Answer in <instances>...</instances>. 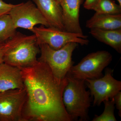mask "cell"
<instances>
[{"instance_id":"obj_15","label":"cell","mask_w":121,"mask_h":121,"mask_svg":"<svg viewBox=\"0 0 121 121\" xmlns=\"http://www.w3.org/2000/svg\"><path fill=\"white\" fill-rule=\"evenodd\" d=\"M16 29L9 14L0 17V44L13 36Z\"/></svg>"},{"instance_id":"obj_11","label":"cell","mask_w":121,"mask_h":121,"mask_svg":"<svg viewBox=\"0 0 121 121\" xmlns=\"http://www.w3.org/2000/svg\"><path fill=\"white\" fill-rule=\"evenodd\" d=\"M24 88L20 68L4 62L0 63V93Z\"/></svg>"},{"instance_id":"obj_3","label":"cell","mask_w":121,"mask_h":121,"mask_svg":"<svg viewBox=\"0 0 121 121\" xmlns=\"http://www.w3.org/2000/svg\"><path fill=\"white\" fill-rule=\"evenodd\" d=\"M68 82L63 93V103L67 113L74 121H87L91 99L90 91H87L85 80L78 79L68 73Z\"/></svg>"},{"instance_id":"obj_22","label":"cell","mask_w":121,"mask_h":121,"mask_svg":"<svg viewBox=\"0 0 121 121\" xmlns=\"http://www.w3.org/2000/svg\"><path fill=\"white\" fill-rule=\"evenodd\" d=\"M118 3V4L121 6V0H117Z\"/></svg>"},{"instance_id":"obj_17","label":"cell","mask_w":121,"mask_h":121,"mask_svg":"<svg viewBox=\"0 0 121 121\" xmlns=\"http://www.w3.org/2000/svg\"><path fill=\"white\" fill-rule=\"evenodd\" d=\"M105 108L103 113L99 116L95 115L93 121H117L114 115L115 106L113 98L103 102Z\"/></svg>"},{"instance_id":"obj_16","label":"cell","mask_w":121,"mask_h":121,"mask_svg":"<svg viewBox=\"0 0 121 121\" xmlns=\"http://www.w3.org/2000/svg\"><path fill=\"white\" fill-rule=\"evenodd\" d=\"M93 10L97 13L118 15L121 14V6L113 0H99Z\"/></svg>"},{"instance_id":"obj_5","label":"cell","mask_w":121,"mask_h":121,"mask_svg":"<svg viewBox=\"0 0 121 121\" xmlns=\"http://www.w3.org/2000/svg\"><path fill=\"white\" fill-rule=\"evenodd\" d=\"M112 56L109 52L99 51L90 53L77 65L71 67L68 73L78 79H95L102 77V72L111 62Z\"/></svg>"},{"instance_id":"obj_12","label":"cell","mask_w":121,"mask_h":121,"mask_svg":"<svg viewBox=\"0 0 121 121\" xmlns=\"http://www.w3.org/2000/svg\"><path fill=\"white\" fill-rule=\"evenodd\" d=\"M45 18L49 27L64 30L62 12L60 4L56 0H33Z\"/></svg>"},{"instance_id":"obj_14","label":"cell","mask_w":121,"mask_h":121,"mask_svg":"<svg viewBox=\"0 0 121 121\" xmlns=\"http://www.w3.org/2000/svg\"><path fill=\"white\" fill-rule=\"evenodd\" d=\"M90 33L98 41L109 45L121 54V29L114 30L91 29Z\"/></svg>"},{"instance_id":"obj_8","label":"cell","mask_w":121,"mask_h":121,"mask_svg":"<svg viewBox=\"0 0 121 121\" xmlns=\"http://www.w3.org/2000/svg\"><path fill=\"white\" fill-rule=\"evenodd\" d=\"M26 100L25 88L0 93V121H24L23 112Z\"/></svg>"},{"instance_id":"obj_10","label":"cell","mask_w":121,"mask_h":121,"mask_svg":"<svg viewBox=\"0 0 121 121\" xmlns=\"http://www.w3.org/2000/svg\"><path fill=\"white\" fill-rule=\"evenodd\" d=\"M84 0H62V8L64 30L77 34H83L79 22L80 7Z\"/></svg>"},{"instance_id":"obj_13","label":"cell","mask_w":121,"mask_h":121,"mask_svg":"<svg viewBox=\"0 0 121 121\" xmlns=\"http://www.w3.org/2000/svg\"><path fill=\"white\" fill-rule=\"evenodd\" d=\"M87 28L103 30H114L121 29V14L111 15L95 12L87 21Z\"/></svg>"},{"instance_id":"obj_2","label":"cell","mask_w":121,"mask_h":121,"mask_svg":"<svg viewBox=\"0 0 121 121\" xmlns=\"http://www.w3.org/2000/svg\"><path fill=\"white\" fill-rule=\"evenodd\" d=\"M4 62L23 68L36 63L40 48L35 35H27L16 32L5 42Z\"/></svg>"},{"instance_id":"obj_18","label":"cell","mask_w":121,"mask_h":121,"mask_svg":"<svg viewBox=\"0 0 121 121\" xmlns=\"http://www.w3.org/2000/svg\"><path fill=\"white\" fill-rule=\"evenodd\" d=\"M15 5L6 3L3 0H0V17L9 14L12 9Z\"/></svg>"},{"instance_id":"obj_9","label":"cell","mask_w":121,"mask_h":121,"mask_svg":"<svg viewBox=\"0 0 121 121\" xmlns=\"http://www.w3.org/2000/svg\"><path fill=\"white\" fill-rule=\"evenodd\" d=\"M9 15L16 29L20 28L31 31L37 25L49 27L37 7L30 1L16 4Z\"/></svg>"},{"instance_id":"obj_1","label":"cell","mask_w":121,"mask_h":121,"mask_svg":"<svg viewBox=\"0 0 121 121\" xmlns=\"http://www.w3.org/2000/svg\"><path fill=\"white\" fill-rule=\"evenodd\" d=\"M20 68L26 93L24 121H74L63 103L66 76L59 80L47 64L39 60L32 66Z\"/></svg>"},{"instance_id":"obj_23","label":"cell","mask_w":121,"mask_h":121,"mask_svg":"<svg viewBox=\"0 0 121 121\" xmlns=\"http://www.w3.org/2000/svg\"><path fill=\"white\" fill-rule=\"evenodd\" d=\"M56 0V1H57L58 2H59L60 4V1H61L62 0Z\"/></svg>"},{"instance_id":"obj_7","label":"cell","mask_w":121,"mask_h":121,"mask_svg":"<svg viewBox=\"0 0 121 121\" xmlns=\"http://www.w3.org/2000/svg\"><path fill=\"white\" fill-rule=\"evenodd\" d=\"M113 70L106 68L102 77L85 80L86 85L94 98V106H99L105 100L111 99L121 90V82L113 76Z\"/></svg>"},{"instance_id":"obj_19","label":"cell","mask_w":121,"mask_h":121,"mask_svg":"<svg viewBox=\"0 0 121 121\" xmlns=\"http://www.w3.org/2000/svg\"><path fill=\"white\" fill-rule=\"evenodd\" d=\"M115 105L117 109L118 110V114L120 117H121V92L119 91L117 94L114 97Z\"/></svg>"},{"instance_id":"obj_20","label":"cell","mask_w":121,"mask_h":121,"mask_svg":"<svg viewBox=\"0 0 121 121\" xmlns=\"http://www.w3.org/2000/svg\"><path fill=\"white\" fill-rule=\"evenodd\" d=\"M99 0H85L83 7L88 10H93Z\"/></svg>"},{"instance_id":"obj_21","label":"cell","mask_w":121,"mask_h":121,"mask_svg":"<svg viewBox=\"0 0 121 121\" xmlns=\"http://www.w3.org/2000/svg\"><path fill=\"white\" fill-rule=\"evenodd\" d=\"M5 42L0 44V63L4 62V57L5 50Z\"/></svg>"},{"instance_id":"obj_4","label":"cell","mask_w":121,"mask_h":121,"mask_svg":"<svg viewBox=\"0 0 121 121\" xmlns=\"http://www.w3.org/2000/svg\"><path fill=\"white\" fill-rule=\"evenodd\" d=\"M78 44L69 43L58 50L53 49L47 44H40L39 46L41 55L39 60L49 67L56 78L63 80L66 78L73 65L72 54Z\"/></svg>"},{"instance_id":"obj_6","label":"cell","mask_w":121,"mask_h":121,"mask_svg":"<svg viewBox=\"0 0 121 121\" xmlns=\"http://www.w3.org/2000/svg\"><path fill=\"white\" fill-rule=\"evenodd\" d=\"M42 26L35 27L31 31L35 36L39 45L47 44L53 49L58 50L70 43H76L82 45L89 43L88 36L83 34L73 33Z\"/></svg>"}]
</instances>
